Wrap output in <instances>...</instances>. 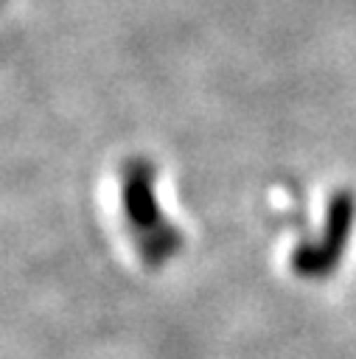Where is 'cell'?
<instances>
[{
    "mask_svg": "<svg viewBox=\"0 0 356 359\" xmlns=\"http://www.w3.org/2000/svg\"><path fill=\"white\" fill-rule=\"evenodd\" d=\"M353 213H356V196L350 191H336L331 205H328V219H325V236L320 244H303L292 255V266L300 275H328L336 261L345 252V241L353 227Z\"/></svg>",
    "mask_w": 356,
    "mask_h": 359,
    "instance_id": "6da1fadb",
    "label": "cell"
},
{
    "mask_svg": "<svg viewBox=\"0 0 356 359\" xmlns=\"http://www.w3.org/2000/svg\"><path fill=\"white\" fill-rule=\"evenodd\" d=\"M123 208H126V219H129L135 233L157 236L168 227L160 216V208H157V199H154V171L146 160H135L126 171Z\"/></svg>",
    "mask_w": 356,
    "mask_h": 359,
    "instance_id": "7a4b0ae2",
    "label": "cell"
}]
</instances>
